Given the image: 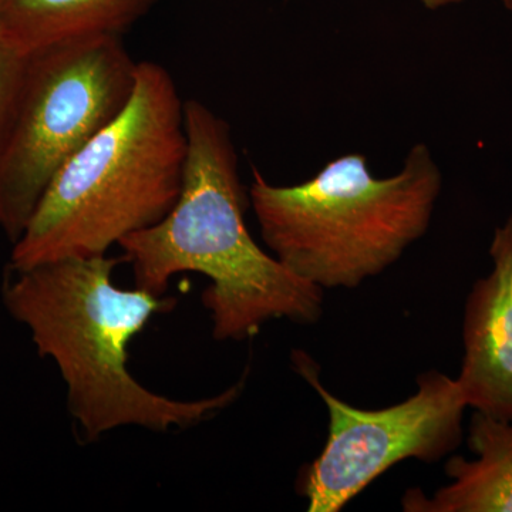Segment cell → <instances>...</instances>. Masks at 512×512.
Here are the masks:
<instances>
[{
	"mask_svg": "<svg viewBox=\"0 0 512 512\" xmlns=\"http://www.w3.org/2000/svg\"><path fill=\"white\" fill-rule=\"evenodd\" d=\"M120 258H63L10 269L3 302L29 329L40 356L59 367L67 407L84 439L93 441L120 427L153 431L187 429L229 406L244 382L208 399H168L141 386L128 372V343L177 299L143 289H121L113 272Z\"/></svg>",
	"mask_w": 512,
	"mask_h": 512,
	"instance_id": "2",
	"label": "cell"
},
{
	"mask_svg": "<svg viewBox=\"0 0 512 512\" xmlns=\"http://www.w3.org/2000/svg\"><path fill=\"white\" fill-rule=\"evenodd\" d=\"M490 255L493 271L468 293L457 382L468 407L512 421V214L495 229Z\"/></svg>",
	"mask_w": 512,
	"mask_h": 512,
	"instance_id": "7",
	"label": "cell"
},
{
	"mask_svg": "<svg viewBox=\"0 0 512 512\" xmlns=\"http://www.w3.org/2000/svg\"><path fill=\"white\" fill-rule=\"evenodd\" d=\"M443 174L426 144L387 178L363 154L329 161L301 184L274 185L254 168L252 208L266 247L320 289L357 288L399 261L430 227Z\"/></svg>",
	"mask_w": 512,
	"mask_h": 512,
	"instance_id": "4",
	"label": "cell"
},
{
	"mask_svg": "<svg viewBox=\"0 0 512 512\" xmlns=\"http://www.w3.org/2000/svg\"><path fill=\"white\" fill-rule=\"evenodd\" d=\"M468 444L474 460L450 458L451 483L427 497L420 490L404 495L407 512H512V421L476 412Z\"/></svg>",
	"mask_w": 512,
	"mask_h": 512,
	"instance_id": "8",
	"label": "cell"
},
{
	"mask_svg": "<svg viewBox=\"0 0 512 512\" xmlns=\"http://www.w3.org/2000/svg\"><path fill=\"white\" fill-rule=\"evenodd\" d=\"M23 63L25 55L13 49L0 37V141L8 126Z\"/></svg>",
	"mask_w": 512,
	"mask_h": 512,
	"instance_id": "10",
	"label": "cell"
},
{
	"mask_svg": "<svg viewBox=\"0 0 512 512\" xmlns=\"http://www.w3.org/2000/svg\"><path fill=\"white\" fill-rule=\"evenodd\" d=\"M503 3L505 5V8L512 12V0H503Z\"/></svg>",
	"mask_w": 512,
	"mask_h": 512,
	"instance_id": "12",
	"label": "cell"
},
{
	"mask_svg": "<svg viewBox=\"0 0 512 512\" xmlns=\"http://www.w3.org/2000/svg\"><path fill=\"white\" fill-rule=\"evenodd\" d=\"M419 2L426 9L439 10L448 8V6L458 5V3H463L464 0H419Z\"/></svg>",
	"mask_w": 512,
	"mask_h": 512,
	"instance_id": "11",
	"label": "cell"
},
{
	"mask_svg": "<svg viewBox=\"0 0 512 512\" xmlns=\"http://www.w3.org/2000/svg\"><path fill=\"white\" fill-rule=\"evenodd\" d=\"M293 362L329 413L328 441L306 477L311 512L342 510L394 464L407 458L436 463L463 440L468 406L457 379L429 370L419 377L416 394L404 402L360 410L323 387L311 357L298 350Z\"/></svg>",
	"mask_w": 512,
	"mask_h": 512,
	"instance_id": "6",
	"label": "cell"
},
{
	"mask_svg": "<svg viewBox=\"0 0 512 512\" xmlns=\"http://www.w3.org/2000/svg\"><path fill=\"white\" fill-rule=\"evenodd\" d=\"M184 113L188 153L180 197L163 221L119 242L134 285L164 296L177 274L207 276L202 303L217 340L252 338L272 319L318 322L323 289L266 254L249 234L227 121L198 100L185 101Z\"/></svg>",
	"mask_w": 512,
	"mask_h": 512,
	"instance_id": "1",
	"label": "cell"
},
{
	"mask_svg": "<svg viewBox=\"0 0 512 512\" xmlns=\"http://www.w3.org/2000/svg\"><path fill=\"white\" fill-rule=\"evenodd\" d=\"M158 0H0V37L22 55L63 40L123 35Z\"/></svg>",
	"mask_w": 512,
	"mask_h": 512,
	"instance_id": "9",
	"label": "cell"
},
{
	"mask_svg": "<svg viewBox=\"0 0 512 512\" xmlns=\"http://www.w3.org/2000/svg\"><path fill=\"white\" fill-rule=\"evenodd\" d=\"M137 69L120 35L76 37L25 55L0 141V228L13 244L60 168L127 106Z\"/></svg>",
	"mask_w": 512,
	"mask_h": 512,
	"instance_id": "5",
	"label": "cell"
},
{
	"mask_svg": "<svg viewBox=\"0 0 512 512\" xmlns=\"http://www.w3.org/2000/svg\"><path fill=\"white\" fill-rule=\"evenodd\" d=\"M184 104L164 66L138 62L127 106L60 168L13 244L10 269L107 255L163 221L183 190Z\"/></svg>",
	"mask_w": 512,
	"mask_h": 512,
	"instance_id": "3",
	"label": "cell"
}]
</instances>
